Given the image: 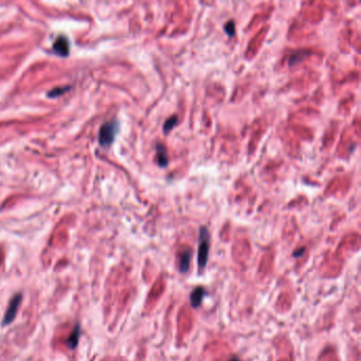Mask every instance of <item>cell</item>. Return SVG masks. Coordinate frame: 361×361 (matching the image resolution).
Returning a JSON list of instances; mask_svg holds the SVG:
<instances>
[{"label":"cell","instance_id":"cell-1","mask_svg":"<svg viewBox=\"0 0 361 361\" xmlns=\"http://www.w3.org/2000/svg\"><path fill=\"white\" fill-rule=\"evenodd\" d=\"M210 249V234L206 227L200 228L199 230V244H198V266L203 269L207 266Z\"/></svg>","mask_w":361,"mask_h":361},{"label":"cell","instance_id":"cell-2","mask_svg":"<svg viewBox=\"0 0 361 361\" xmlns=\"http://www.w3.org/2000/svg\"><path fill=\"white\" fill-rule=\"evenodd\" d=\"M118 131V123L116 121L107 122L102 125L99 132V141L103 147H108L114 142Z\"/></svg>","mask_w":361,"mask_h":361},{"label":"cell","instance_id":"cell-3","mask_svg":"<svg viewBox=\"0 0 361 361\" xmlns=\"http://www.w3.org/2000/svg\"><path fill=\"white\" fill-rule=\"evenodd\" d=\"M22 300V295L21 294H17L15 295L12 300L10 301V304L8 306V310L5 315V319H4V326H7V324H10L11 322H13L14 319L16 318L17 311H18V307L21 303Z\"/></svg>","mask_w":361,"mask_h":361},{"label":"cell","instance_id":"cell-4","mask_svg":"<svg viewBox=\"0 0 361 361\" xmlns=\"http://www.w3.org/2000/svg\"><path fill=\"white\" fill-rule=\"evenodd\" d=\"M53 50L55 53L62 56H66L69 53V42L65 36H58L53 45Z\"/></svg>","mask_w":361,"mask_h":361},{"label":"cell","instance_id":"cell-5","mask_svg":"<svg viewBox=\"0 0 361 361\" xmlns=\"http://www.w3.org/2000/svg\"><path fill=\"white\" fill-rule=\"evenodd\" d=\"M204 295H206V291H204V288L202 286L196 287L195 290L192 292L191 295H190L191 305L193 306L194 308H198L202 303V300H203Z\"/></svg>","mask_w":361,"mask_h":361},{"label":"cell","instance_id":"cell-6","mask_svg":"<svg viewBox=\"0 0 361 361\" xmlns=\"http://www.w3.org/2000/svg\"><path fill=\"white\" fill-rule=\"evenodd\" d=\"M156 156H157V163L160 167H165L168 164L167 151L163 144L159 143L156 146Z\"/></svg>","mask_w":361,"mask_h":361},{"label":"cell","instance_id":"cell-7","mask_svg":"<svg viewBox=\"0 0 361 361\" xmlns=\"http://www.w3.org/2000/svg\"><path fill=\"white\" fill-rule=\"evenodd\" d=\"M191 257L192 252L190 249L184 250L180 255L179 259V270L180 272H187L190 268V263H191Z\"/></svg>","mask_w":361,"mask_h":361},{"label":"cell","instance_id":"cell-8","mask_svg":"<svg viewBox=\"0 0 361 361\" xmlns=\"http://www.w3.org/2000/svg\"><path fill=\"white\" fill-rule=\"evenodd\" d=\"M80 336H81V328H80V326H76L75 330L71 332L70 336L68 337V339L66 340L67 346L69 348H71V350H75V348L78 346Z\"/></svg>","mask_w":361,"mask_h":361},{"label":"cell","instance_id":"cell-9","mask_svg":"<svg viewBox=\"0 0 361 361\" xmlns=\"http://www.w3.org/2000/svg\"><path fill=\"white\" fill-rule=\"evenodd\" d=\"M178 123V117L177 116H172L171 118H168L166 121L163 124V132L164 134H167V132H170Z\"/></svg>","mask_w":361,"mask_h":361},{"label":"cell","instance_id":"cell-10","mask_svg":"<svg viewBox=\"0 0 361 361\" xmlns=\"http://www.w3.org/2000/svg\"><path fill=\"white\" fill-rule=\"evenodd\" d=\"M225 31L229 36H233L235 34V23L233 20L228 21L225 25Z\"/></svg>","mask_w":361,"mask_h":361},{"label":"cell","instance_id":"cell-11","mask_svg":"<svg viewBox=\"0 0 361 361\" xmlns=\"http://www.w3.org/2000/svg\"><path fill=\"white\" fill-rule=\"evenodd\" d=\"M303 252H304V249H299V252H295L294 256H295V257H299V256L302 255Z\"/></svg>","mask_w":361,"mask_h":361},{"label":"cell","instance_id":"cell-12","mask_svg":"<svg viewBox=\"0 0 361 361\" xmlns=\"http://www.w3.org/2000/svg\"><path fill=\"white\" fill-rule=\"evenodd\" d=\"M230 361H240V360H239V359H238L237 357H233V358H232V359H231Z\"/></svg>","mask_w":361,"mask_h":361}]
</instances>
